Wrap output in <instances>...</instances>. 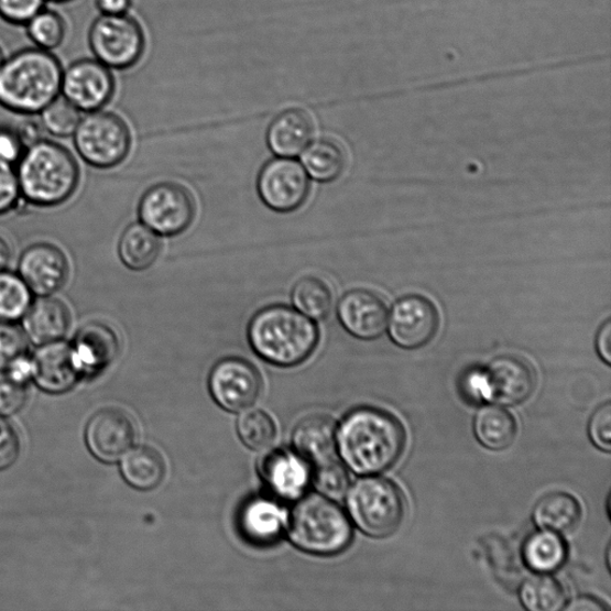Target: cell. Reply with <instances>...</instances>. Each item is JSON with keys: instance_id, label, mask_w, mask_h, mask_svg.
<instances>
[{"instance_id": "1", "label": "cell", "mask_w": 611, "mask_h": 611, "mask_svg": "<svg viewBox=\"0 0 611 611\" xmlns=\"http://www.w3.org/2000/svg\"><path fill=\"white\" fill-rule=\"evenodd\" d=\"M404 447L402 424L379 408L353 410L337 430L340 458L360 476L389 470L401 458Z\"/></svg>"}, {"instance_id": "2", "label": "cell", "mask_w": 611, "mask_h": 611, "mask_svg": "<svg viewBox=\"0 0 611 611\" xmlns=\"http://www.w3.org/2000/svg\"><path fill=\"white\" fill-rule=\"evenodd\" d=\"M251 348L264 361L293 367L305 362L319 342L318 325L286 305L264 307L249 324Z\"/></svg>"}, {"instance_id": "3", "label": "cell", "mask_w": 611, "mask_h": 611, "mask_svg": "<svg viewBox=\"0 0 611 611\" xmlns=\"http://www.w3.org/2000/svg\"><path fill=\"white\" fill-rule=\"evenodd\" d=\"M63 68L50 51L28 48L0 65V106L34 116L62 91Z\"/></svg>"}, {"instance_id": "4", "label": "cell", "mask_w": 611, "mask_h": 611, "mask_svg": "<svg viewBox=\"0 0 611 611\" xmlns=\"http://www.w3.org/2000/svg\"><path fill=\"white\" fill-rule=\"evenodd\" d=\"M17 175L28 203L55 207L76 193L80 170L67 149L50 140H40L23 153Z\"/></svg>"}, {"instance_id": "5", "label": "cell", "mask_w": 611, "mask_h": 611, "mask_svg": "<svg viewBox=\"0 0 611 611\" xmlns=\"http://www.w3.org/2000/svg\"><path fill=\"white\" fill-rule=\"evenodd\" d=\"M288 523L293 544L317 556H334L351 543L348 516L325 495L305 497L295 505Z\"/></svg>"}, {"instance_id": "6", "label": "cell", "mask_w": 611, "mask_h": 611, "mask_svg": "<svg viewBox=\"0 0 611 611\" xmlns=\"http://www.w3.org/2000/svg\"><path fill=\"white\" fill-rule=\"evenodd\" d=\"M347 504L354 524L373 537L394 534L405 517L403 493L393 482L382 478H364L354 482Z\"/></svg>"}, {"instance_id": "7", "label": "cell", "mask_w": 611, "mask_h": 611, "mask_svg": "<svg viewBox=\"0 0 611 611\" xmlns=\"http://www.w3.org/2000/svg\"><path fill=\"white\" fill-rule=\"evenodd\" d=\"M74 135L80 157L98 168L121 164L132 146L130 128L117 113L108 111L88 112L80 119Z\"/></svg>"}, {"instance_id": "8", "label": "cell", "mask_w": 611, "mask_h": 611, "mask_svg": "<svg viewBox=\"0 0 611 611\" xmlns=\"http://www.w3.org/2000/svg\"><path fill=\"white\" fill-rule=\"evenodd\" d=\"M89 44L95 58L109 68L126 69L144 55L146 39L140 23L123 15H102L90 28Z\"/></svg>"}, {"instance_id": "9", "label": "cell", "mask_w": 611, "mask_h": 611, "mask_svg": "<svg viewBox=\"0 0 611 611\" xmlns=\"http://www.w3.org/2000/svg\"><path fill=\"white\" fill-rule=\"evenodd\" d=\"M196 216L192 193L173 182L155 184L141 197L139 218L153 232L175 237L187 231Z\"/></svg>"}, {"instance_id": "10", "label": "cell", "mask_w": 611, "mask_h": 611, "mask_svg": "<svg viewBox=\"0 0 611 611\" xmlns=\"http://www.w3.org/2000/svg\"><path fill=\"white\" fill-rule=\"evenodd\" d=\"M309 176L303 164L287 157L268 162L261 170L258 190L266 207L279 212H291L307 200Z\"/></svg>"}, {"instance_id": "11", "label": "cell", "mask_w": 611, "mask_h": 611, "mask_svg": "<svg viewBox=\"0 0 611 611\" xmlns=\"http://www.w3.org/2000/svg\"><path fill=\"white\" fill-rule=\"evenodd\" d=\"M263 382L250 361L229 358L211 369L209 390L215 401L231 412L246 411L260 400Z\"/></svg>"}, {"instance_id": "12", "label": "cell", "mask_w": 611, "mask_h": 611, "mask_svg": "<svg viewBox=\"0 0 611 611\" xmlns=\"http://www.w3.org/2000/svg\"><path fill=\"white\" fill-rule=\"evenodd\" d=\"M134 419L120 408L98 411L85 429V443L96 459L106 463L121 460L137 440Z\"/></svg>"}, {"instance_id": "13", "label": "cell", "mask_w": 611, "mask_h": 611, "mask_svg": "<svg viewBox=\"0 0 611 611\" xmlns=\"http://www.w3.org/2000/svg\"><path fill=\"white\" fill-rule=\"evenodd\" d=\"M116 91L110 68L97 59H80L63 70V96L80 111L103 108Z\"/></svg>"}, {"instance_id": "14", "label": "cell", "mask_w": 611, "mask_h": 611, "mask_svg": "<svg viewBox=\"0 0 611 611\" xmlns=\"http://www.w3.org/2000/svg\"><path fill=\"white\" fill-rule=\"evenodd\" d=\"M438 312L428 298L408 295L401 298L390 319V335L404 349H417L429 343L438 330Z\"/></svg>"}, {"instance_id": "15", "label": "cell", "mask_w": 611, "mask_h": 611, "mask_svg": "<svg viewBox=\"0 0 611 611\" xmlns=\"http://www.w3.org/2000/svg\"><path fill=\"white\" fill-rule=\"evenodd\" d=\"M19 275L37 296L58 293L69 275L65 252L50 243H37L24 250L19 262Z\"/></svg>"}, {"instance_id": "16", "label": "cell", "mask_w": 611, "mask_h": 611, "mask_svg": "<svg viewBox=\"0 0 611 611\" xmlns=\"http://www.w3.org/2000/svg\"><path fill=\"white\" fill-rule=\"evenodd\" d=\"M83 375L73 345L63 339L41 346L32 358V379L48 393L62 394L74 389Z\"/></svg>"}, {"instance_id": "17", "label": "cell", "mask_w": 611, "mask_h": 611, "mask_svg": "<svg viewBox=\"0 0 611 611\" xmlns=\"http://www.w3.org/2000/svg\"><path fill=\"white\" fill-rule=\"evenodd\" d=\"M485 400L515 406L528 401L536 388L533 368L515 357L495 359L484 373Z\"/></svg>"}, {"instance_id": "18", "label": "cell", "mask_w": 611, "mask_h": 611, "mask_svg": "<svg viewBox=\"0 0 611 611\" xmlns=\"http://www.w3.org/2000/svg\"><path fill=\"white\" fill-rule=\"evenodd\" d=\"M337 315L353 337L371 340L386 330L388 307L381 298L365 290H353L340 298Z\"/></svg>"}, {"instance_id": "19", "label": "cell", "mask_w": 611, "mask_h": 611, "mask_svg": "<svg viewBox=\"0 0 611 611\" xmlns=\"http://www.w3.org/2000/svg\"><path fill=\"white\" fill-rule=\"evenodd\" d=\"M70 326V312L59 298L39 296L22 318V329L35 346H46L62 340Z\"/></svg>"}, {"instance_id": "20", "label": "cell", "mask_w": 611, "mask_h": 611, "mask_svg": "<svg viewBox=\"0 0 611 611\" xmlns=\"http://www.w3.org/2000/svg\"><path fill=\"white\" fill-rule=\"evenodd\" d=\"M315 137V122L303 109H288L270 123L266 142L277 157L302 154Z\"/></svg>"}, {"instance_id": "21", "label": "cell", "mask_w": 611, "mask_h": 611, "mask_svg": "<svg viewBox=\"0 0 611 611\" xmlns=\"http://www.w3.org/2000/svg\"><path fill=\"white\" fill-rule=\"evenodd\" d=\"M73 347L84 374H95L116 361L120 340L109 325L95 321L83 326Z\"/></svg>"}, {"instance_id": "22", "label": "cell", "mask_w": 611, "mask_h": 611, "mask_svg": "<svg viewBox=\"0 0 611 611\" xmlns=\"http://www.w3.org/2000/svg\"><path fill=\"white\" fill-rule=\"evenodd\" d=\"M262 476L269 489L286 500L301 497L309 482L306 460L284 450L268 455L262 463Z\"/></svg>"}, {"instance_id": "23", "label": "cell", "mask_w": 611, "mask_h": 611, "mask_svg": "<svg viewBox=\"0 0 611 611\" xmlns=\"http://www.w3.org/2000/svg\"><path fill=\"white\" fill-rule=\"evenodd\" d=\"M293 443L297 454L316 466L336 460L335 422L328 416H309L296 425Z\"/></svg>"}, {"instance_id": "24", "label": "cell", "mask_w": 611, "mask_h": 611, "mask_svg": "<svg viewBox=\"0 0 611 611\" xmlns=\"http://www.w3.org/2000/svg\"><path fill=\"white\" fill-rule=\"evenodd\" d=\"M286 523L287 515L284 510L270 500H252L240 511V531L255 545L275 543L286 528Z\"/></svg>"}, {"instance_id": "25", "label": "cell", "mask_w": 611, "mask_h": 611, "mask_svg": "<svg viewBox=\"0 0 611 611\" xmlns=\"http://www.w3.org/2000/svg\"><path fill=\"white\" fill-rule=\"evenodd\" d=\"M581 520V508L574 495L556 492L544 497L534 509L539 530L559 535L575 532Z\"/></svg>"}, {"instance_id": "26", "label": "cell", "mask_w": 611, "mask_h": 611, "mask_svg": "<svg viewBox=\"0 0 611 611\" xmlns=\"http://www.w3.org/2000/svg\"><path fill=\"white\" fill-rule=\"evenodd\" d=\"M161 251L160 237L144 223L127 227L119 241L120 259L134 272L151 268L159 260Z\"/></svg>"}, {"instance_id": "27", "label": "cell", "mask_w": 611, "mask_h": 611, "mask_svg": "<svg viewBox=\"0 0 611 611\" xmlns=\"http://www.w3.org/2000/svg\"><path fill=\"white\" fill-rule=\"evenodd\" d=\"M122 459V476L134 489L150 491L162 484L166 466L157 450L150 447L132 448Z\"/></svg>"}, {"instance_id": "28", "label": "cell", "mask_w": 611, "mask_h": 611, "mask_svg": "<svg viewBox=\"0 0 611 611\" xmlns=\"http://www.w3.org/2000/svg\"><path fill=\"white\" fill-rule=\"evenodd\" d=\"M474 430L482 446L491 450H504L514 444L517 423L506 410L490 405L478 412Z\"/></svg>"}, {"instance_id": "29", "label": "cell", "mask_w": 611, "mask_h": 611, "mask_svg": "<svg viewBox=\"0 0 611 611\" xmlns=\"http://www.w3.org/2000/svg\"><path fill=\"white\" fill-rule=\"evenodd\" d=\"M566 554L567 549L561 536L544 530L531 535L523 548L525 564L539 575L559 570L566 560Z\"/></svg>"}, {"instance_id": "30", "label": "cell", "mask_w": 611, "mask_h": 611, "mask_svg": "<svg viewBox=\"0 0 611 611\" xmlns=\"http://www.w3.org/2000/svg\"><path fill=\"white\" fill-rule=\"evenodd\" d=\"M302 161L308 176L320 183L336 181L346 167L342 148L328 139L310 142L303 152Z\"/></svg>"}, {"instance_id": "31", "label": "cell", "mask_w": 611, "mask_h": 611, "mask_svg": "<svg viewBox=\"0 0 611 611\" xmlns=\"http://www.w3.org/2000/svg\"><path fill=\"white\" fill-rule=\"evenodd\" d=\"M292 301L302 314L321 320L330 315L334 295L329 284L320 277L305 276L295 283Z\"/></svg>"}, {"instance_id": "32", "label": "cell", "mask_w": 611, "mask_h": 611, "mask_svg": "<svg viewBox=\"0 0 611 611\" xmlns=\"http://www.w3.org/2000/svg\"><path fill=\"white\" fill-rule=\"evenodd\" d=\"M520 597L523 605L531 611H559L567 602L561 582L547 575H538L523 582Z\"/></svg>"}, {"instance_id": "33", "label": "cell", "mask_w": 611, "mask_h": 611, "mask_svg": "<svg viewBox=\"0 0 611 611\" xmlns=\"http://www.w3.org/2000/svg\"><path fill=\"white\" fill-rule=\"evenodd\" d=\"M33 303V293L18 274L0 272V320L15 323Z\"/></svg>"}, {"instance_id": "34", "label": "cell", "mask_w": 611, "mask_h": 611, "mask_svg": "<svg viewBox=\"0 0 611 611\" xmlns=\"http://www.w3.org/2000/svg\"><path fill=\"white\" fill-rule=\"evenodd\" d=\"M238 435L252 450L262 451L272 447L277 435L272 417L261 410H251L237 424Z\"/></svg>"}, {"instance_id": "35", "label": "cell", "mask_w": 611, "mask_h": 611, "mask_svg": "<svg viewBox=\"0 0 611 611\" xmlns=\"http://www.w3.org/2000/svg\"><path fill=\"white\" fill-rule=\"evenodd\" d=\"M28 35L37 48L52 51L62 45L66 28L58 13L42 9L36 15L26 22Z\"/></svg>"}, {"instance_id": "36", "label": "cell", "mask_w": 611, "mask_h": 611, "mask_svg": "<svg viewBox=\"0 0 611 611\" xmlns=\"http://www.w3.org/2000/svg\"><path fill=\"white\" fill-rule=\"evenodd\" d=\"M80 110L63 97H56L41 113V124L52 135H74L80 122Z\"/></svg>"}, {"instance_id": "37", "label": "cell", "mask_w": 611, "mask_h": 611, "mask_svg": "<svg viewBox=\"0 0 611 611\" xmlns=\"http://www.w3.org/2000/svg\"><path fill=\"white\" fill-rule=\"evenodd\" d=\"M28 339L12 321L0 320V372L8 369L25 357Z\"/></svg>"}, {"instance_id": "38", "label": "cell", "mask_w": 611, "mask_h": 611, "mask_svg": "<svg viewBox=\"0 0 611 611\" xmlns=\"http://www.w3.org/2000/svg\"><path fill=\"white\" fill-rule=\"evenodd\" d=\"M315 480L317 489L330 500H342L349 490V474L337 459L318 465Z\"/></svg>"}, {"instance_id": "39", "label": "cell", "mask_w": 611, "mask_h": 611, "mask_svg": "<svg viewBox=\"0 0 611 611\" xmlns=\"http://www.w3.org/2000/svg\"><path fill=\"white\" fill-rule=\"evenodd\" d=\"M28 401L25 382L0 373V416L10 417L19 414Z\"/></svg>"}, {"instance_id": "40", "label": "cell", "mask_w": 611, "mask_h": 611, "mask_svg": "<svg viewBox=\"0 0 611 611\" xmlns=\"http://www.w3.org/2000/svg\"><path fill=\"white\" fill-rule=\"evenodd\" d=\"M21 196L15 170L12 165L0 163V216L15 209Z\"/></svg>"}, {"instance_id": "41", "label": "cell", "mask_w": 611, "mask_h": 611, "mask_svg": "<svg viewBox=\"0 0 611 611\" xmlns=\"http://www.w3.org/2000/svg\"><path fill=\"white\" fill-rule=\"evenodd\" d=\"M46 0H0V17L15 24H26L39 11L44 9Z\"/></svg>"}, {"instance_id": "42", "label": "cell", "mask_w": 611, "mask_h": 611, "mask_svg": "<svg viewBox=\"0 0 611 611\" xmlns=\"http://www.w3.org/2000/svg\"><path fill=\"white\" fill-rule=\"evenodd\" d=\"M21 454V439L15 428L0 416V471L15 465Z\"/></svg>"}, {"instance_id": "43", "label": "cell", "mask_w": 611, "mask_h": 611, "mask_svg": "<svg viewBox=\"0 0 611 611\" xmlns=\"http://www.w3.org/2000/svg\"><path fill=\"white\" fill-rule=\"evenodd\" d=\"M25 150L17 127L0 126V163L18 164Z\"/></svg>"}, {"instance_id": "44", "label": "cell", "mask_w": 611, "mask_h": 611, "mask_svg": "<svg viewBox=\"0 0 611 611\" xmlns=\"http://www.w3.org/2000/svg\"><path fill=\"white\" fill-rule=\"evenodd\" d=\"M589 434L597 448L610 451L611 448V406L607 403L594 412L589 425Z\"/></svg>"}, {"instance_id": "45", "label": "cell", "mask_w": 611, "mask_h": 611, "mask_svg": "<svg viewBox=\"0 0 611 611\" xmlns=\"http://www.w3.org/2000/svg\"><path fill=\"white\" fill-rule=\"evenodd\" d=\"M25 148H30L42 140V124L35 121H24L17 127Z\"/></svg>"}, {"instance_id": "46", "label": "cell", "mask_w": 611, "mask_h": 611, "mask_svg": "<svg viewBox=\"0 0 611 611\" xmlns=\"http://www.w3.org/2000/svg\"><path fill=\"white\" fill-rule=\"evenodd\" d=\"M465 391L472 400H485V381L484 373L467 375L465 381ZM487 401V400H485Z\"/></svg>"}, {"instance_id": "47", "label": "cell", "mask_w": 611, "mask_h": 611, "mask_svg": "<svg viewBox=\"0 0 611 611\" xmlns=\"http://www.w3.org/2000/svg\"><path fill=\"white\" fill-rule=\"evenodd\" d=\"M131 6L132 0H97V7L102 15H123Z\"/></svg>"}, {"instance_id": "48", "label": "cell", "mask_w": 611, "mask_h": 611, "mask_svg": "<svg viewBox=\"0 0 611 611\" xmlns=\"http://www.w3.org/2000/svg\"><path fill=\"white\" fill-rule=\"evenodd\" d=\"M597 350L605 363L611 362V324L608 320L597 335Z\"/></svg>"}, {"instance_id": "49", "label": "cell", "mask_w": 611, "mask_h": 611, "mask_svg": "<svg viewBox=\"0 0 611 611\" xmlns=\"http://www.w3.org/2000/svg\"><path fill=\"white\" fill-rule=\"evenodd\" d=\"M564 609L572 611H601L605 610L607 607H604L603 603H601L600 601L591 599V597H580V599H577L570 602V604L565 605Z\"/></svg>"}, {"instance_id": "50", "label": "cell", "mask_w": 611, "mask_h": 611, "mask_svg": "<svg viewBox=\"0 0 611 611\" xmlns=\"http://www.w3.org/2000/svg\"><path fill=\"white\" fill-rule=\"evenodd\" d=\"M12 260V248L9 240L0 234V272H6Z\"/></svg>"}, {"instance_id": "51", "label": "cell", "mask_w": 611, "mask_h": 611, "mask_svg": "<svg viewBox=\"0 0 611 611\" xmlns=\"http://www.w3.org/2000/svg\"><path fill=\"white\" fill-rule=\"evenodd\" d=\"M3 62H4L3 53L2 51H0V65H2Z\"/></svg>"}, {"instance_id": "52", "label": "cell", "mask_w": 611, "mask_h": 611, "mask_svg": "<svg viewBox=\"0 0 611 611\" xmlns=\"http://www.w3.org/2000/svg\"><path fill=\"white\" fill-rule=\"evenodd\" d=\"M54 2H66V0H54Z\"/></svg>"}]
</instances>
